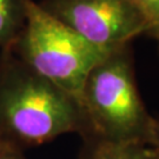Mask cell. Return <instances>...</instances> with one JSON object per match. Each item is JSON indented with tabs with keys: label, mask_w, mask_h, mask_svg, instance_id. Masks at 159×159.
<instances>
[{
	"label": "cell",
	"mask_w": 159,
	"mask_h": 159,
	"mask_svg": "<svg viewBox=\"0 0 159 159\" xmlns=\"http://www.w3.org/2000/svg\"><path fill=\"white\" fill-rule=\"evenodd\" d=\"M0 159H27L24 150L0 137Z\"/></svg>",
	"instance_id": "obj_8"
},
{
	"label": "cell",
	"mask_w": 159,
	"mask_h": 159,
	"mask_svg": "<svg viewBox=\"0 0 159 159\" xmlns=\"http://www.w3.org/2000/svg\"><path fill=\"white\" fill-rule=\"evenodd\" d=\"M152 145H154V146H157L159 148V120H157V124H156V127H154Z\"/></svg>",
	"instance_id": "obj_9"
},
{
	"label": "cell",
	"mask_w": 159,
	"mask_h": 159,
	"mask_svg": "<svg viewBox=\"0 0 159 159\" xmlns=\"http://www.w3.org/2000/svg\"><path fill=\"white\" fill-rule=\"evenodd\" d=\"M30 0H0V48H10L23 32Z\"/></svg>",
	"instance_id": "obj_6"
},
{
	"label": "cell",
	"mask_w": 159,
	"mask_h": 159,
	"mask_svg": "<svg viewBox=\"0 0 159 159\" xmlns=\"http://www.w3.org/2000/svg\"><path fill=\"white\" fill-rule=\"evenodd\" d=\"M78 100L85 123L83 139L152 144L157 119L138 91L130 44L92 68Z\"/></svg>",
	"instance_id": "obj_2"
},
{
	"label": "cell",
	"mask_w": 159,
	"mask_h": 159,
	"mask_svg": "<svg viewBox=\"0 0 159 159\" xmlns=\"http://www.w3.org/2000/svg\"><path fill=\"white\" fill-rule=\"evenodd\" d=\"M146 35L154 38V39L158 41V46H159V27H157V29L150 30L148 32H146Z\"/></svg>",
	"instance_id": "obj_10"
},
{
	"label": "cell",
	"mask_w": 159,
	"mask_h": 159,
	"mask_svg": "<svg viewBox=\"0 0 159 159\" xmlns=\"http://www.w3.org/2000/svg\"><path fill=\"white\" fill-rule=\"evenodd\" d=\"M77 97L34 72L12 52L0 54V137L21 150L84 133Z\"/></svg>",
	"instance_id": "obj_1"
},
{
	"label": "cell",
	"mask_w": 159,
	"mask_h": 159,
	"mask_svg": "<svg viewBox=\"0 0 159 159\" xmlns=\"http://www.w3.org/2000/svg\"><path fill=\"white\" fill-rule=\"evenodd\" d=\"M40 7L94 45L116 48L150 29L133 0H43Z\"/></svg>",
	"instance_id": "obj_4"
},
{
	"label": "cell",
	"mask_w": 159,
	"mask_h": 159,
	"mask_svg": "<svg viewBox=\"0 0 159 159\" xmlns=\"http://www.w3.org/2000/svg\"><path fill=\"white\" fill-rule=\"evenodd\" d=\"M79 159H159V148L145 143L83 139Z\"/></svg>",
	"instance_id": "obj_5"
},
{
	"label": "cell",
	"mask_w": 159,
	"mask_h": 159,
	"mask_svg": "<svg viewBox=\"0 0 159 159\" xmlns=\"http://www.w3.org/2000/svg\"><path fill=\"white\" fill-rule=\"evenodd\" d=\"M144 17L146 18L150 29L159 27V0H133Z\"/></svg>",
	"instance_id": "obj_7"
},
{
	"label": "cell",
	"mask_w": 159,
	"mask_h": 159,
	"mask_svg": "<svg viewBox=\"0 0 159 159\" xmlns=\"http://www.w3.org/2000/svg\"><path fill=\"white\" fill-rule=\"evenodd\" d=\"M10 48L34 72L78 98L92 68L117 47L87 41L30 0L26 25Z\"/></svg>",
	"instance_id": "obj_3"
}]
</instances>
